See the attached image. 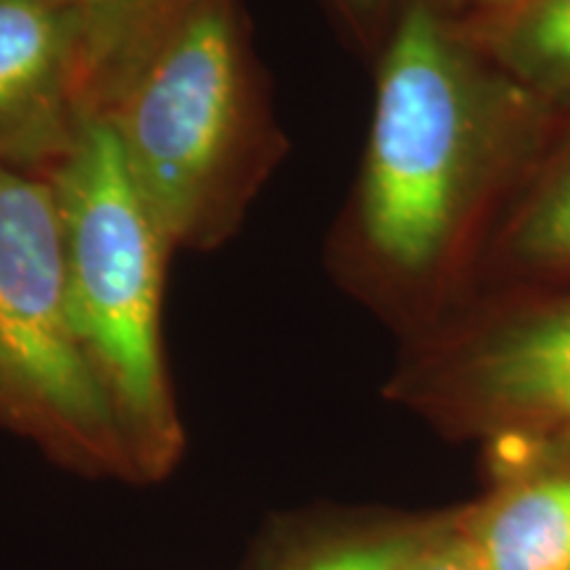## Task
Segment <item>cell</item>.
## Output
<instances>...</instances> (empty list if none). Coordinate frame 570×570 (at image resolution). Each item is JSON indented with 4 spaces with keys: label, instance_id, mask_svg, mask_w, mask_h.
<instances>
[{
    "label": "cell",
    "instance_id": "cell-5",
    "mask_svg": "<svg viewBox=\"0 0 570 570\" xmlns=\"http://www.w3.org/2000/svg\"><path fill=\"white\" fill-rule=\"evenodd\" d=\"M460 381L479 407L523 425H570V296L518 312L462 354Z\"/></svg>",
    "mask_w": 570,
    "mask_h": 570
},
{
    "label": "cell",
    "instance_id": "cell-2",
    "mask_svg": "<svg viewBox=\"0 0 570 570\" xmlns=\"http://www.w3.org/2000/svg\"><path fill=\"white\" fill-rule=\"evenodd\" d=\"M114 63L117 96L101 117L161 238L214 244L275 148L235 0H177Z\"/></svg>",
    "mask_w": 570,
    "mask_h": 570
},
{
    "label": "cell",
    "instance_id": "cell-3",
    "mask_svg": "<svg viewBox=\"0 0 570 570\" xmlns=\"http://www.w3.org/2000/svg\"><path fill=\"white\" fill-rule=\"evenodd\" d=\"M53 190L75 336L109 396L125 444L164 462L180 439L159 338L169 246L101 114L77 125Z\"/></svg>",
    "mask_w": 570,
    "mask_h": 570
},
{
    "label": "cell",
    "instance_id": "cell-8",
    "mask_svg": "<svg viewBox=\"0 0 570 570\" xmlns=\"http://www.w3.org/2000/svg\"><path fill=\"white\" fill-rule=\"evenodd\" d=\"M499 71L547 109L570 106V0H520L473 38Z\"/></svg>",
    "mask_w": 570,
    "mask_h": 570
},
{
    "label": "cell",
    "instance_id": "cell-11",
    "mask_svg": "<svg viewBox=\"0 0 570 570\" xmlns=\"http://www.w3.org/2000/svg\"><path fill=\"white\" fill-rule=\"evenodd\" d=\"M417 550V541L407 537L362 539L317 554L302 570H402Z\"/></svg>",
    "mask_w": 570,
    "mask_h": 570
},
{
    "label": "cell",
    "instance_id": "cell-10",
    "mask_svg": "<svg viewBox=\"0 0 570 570\" xmlns=\"http://www.w3.org/2000/svg\"><path fill=\"white\" fill-rule=\"evenodd\" d=\"M75 24L77 51L90 63L114 61L142 30L161 19L177 0H53Z\"/></svg>",
    "mask_w": 570,
    "mask_h": 570
},
{
    "label": "cell",
    "instance_id": "cell-7",
    "mask_svg": "<svg viewBox=\"0 0 570 570\" xmlns=\"http://www.w3.org/2000/svg\"><path fill=\"white\" fill-rule=\"evenodd\" d=\"M468 541L487 570H570V468L504 491Z\"/></svg>",
    "mask_w": 570,
    "mask_h": 570
},
{
    "label": "cell",
    "instance_id": "cell-13",
    "mask_svg": "<svg viewBox=\"0 0 570 570\" xmlns=\"http://www.w3.org/2000/svg\"><path fill=\"white\" fill-rule=\"evenodd\" d=\"M338 9L346 13V19L360 30L362 35H367L375 30L377 21L386 19V13L391 9V0H336Z\"/></svg>",
    "mask_w": 570,
    "mask_h": 570
},
{
    "label": "cell",
    "instance_id": "cell-6",
    "mask_svg": "<svg viewBox=\"0 0 570 570\" xmlns=\"http://www.w3.org/2000/svg\"><path fill=\"white\" fill-rule=\"evenodd\" d=\"M75 69V24L53 0H0V154L53 138Z\"/></svg>",
    "mask_w": 570,
    "mask_h": 570
},
{
    "label": "cell",
    "instance_id": "cell-14",
    "mask_svg": "<svg viewBox=\"0 0 570 570\" xmlns=\"http://www.w3.org/2000/svg\"><path fill=\"white\" fill-rule=\"evenodd\" d=\"M475 6H481L483 11H489V17L491 13H499V11H508L510 6H515V3H520V0H473Z\"/></svg>",
    "mask_w": 570,
    "mask_h": 570
},
{
    "label": "cell",
    "instance_id": "cell-4",
    "mask_svg": "<svg viewBox=\"0 0 570 570\" xmlns=\"http://www.w3.org/2000/svg\"><path fill=\"white\" fill-rule=\"evenodd\" d=\"M0 394L61 441L114 458L122 428L67 304L63 235L51 183L0 161Z\"/></svg>",
    "mask_w": 570,
    "mask_h": 570
},
{
    "label": "cell",
    "instance_id": "cell-1",
    "mask_svg": "<svg viewBox=\"0 0 570 570\" xmlns=\"http://www.w3.org/2000/svg\"><path fill=\"white\" fill-rule=\"evenodd\" d=\"M544 104L487 59L436 0H404L377 63L354 204L365 265L399 298L436 294L537 148Z\"/></svg>",
    "mask_w": 570,
    "mask_h": 570
},
{
    "label": "cell",
    "instance_id": "cell-9",
    "mask_svg": "<svg viewBox=\"0 0 570 570\" xmlns=\"http://www.w3.org/2000/svg\"><path fill=\"white\" fill-rule=\"evenodd\" d=\"M502 248L518 267L570 273V148L512 212Z\"/></svg>",
    "mask_w": 570,
    "mask_h": 570
},
{
    "label": "cell",
    "instance_id": "cell-12",
    "mask_svg": "<svg viewBox=\"0 0 570 570\" xmlns=\"http://www.w3.org/2000/svg\"><path fill=\"white\" fill-rule=\"evenodd\" d=\"M402 570H487L481 566L479 554L470 547L468 537L444 541L439 547H420Z\"/></svg>",
    "mask_w": 570,
    "mask_h": 570
}]
</instances>
